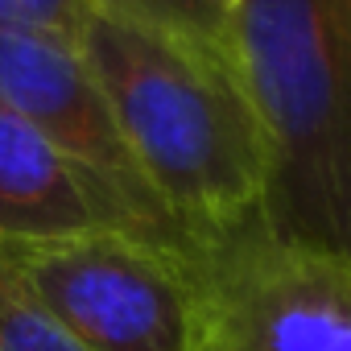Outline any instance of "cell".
Masks as SVG:
<instances>
[{"label":"cell","mask_w":351,"mask_h":351,"mask_svg":"<svg viewBox=\"0 0 351 351\" xmlns=\"http://www.w3.org/2000/svg\"><path fill=\"white\" fill-rule=\"evenodd\" d=\"M75 46L108 95L145 182L195 240L211 248L261 223L265 136L223 46L104 13H91Z\"/></svg>","instance_id":"1"},{"label":"cell","mask_w":351,"mask_h":351,"mask_svg":"<svg viewBox=\"0 0 351 351\" xmlns=\"http://www.w3.org/2000/svg\"><path fill=\"white\" fill-rule=\"evenodd\" d=\"M223 46L265 136V232L351 256V0H232Z\"/></svg>","instance_id":"2"},{"label":"cell","mask_w":351,"mask_h":351,"mask_svg":"<svg viewBox=\"0 0 351 351\" xmlns=\"http://www.w3.org/2000/svg\"><path fill=\"white\" fill-rule=\"evenodd\" d=\"M0 256L87 351H215L211 248L91 232Z\"/></svg>","instance_id":"3"},{"label":"cell","mask_w":351,"mask_h":351,"mask_svg":"<svg viewBox=\"0 0 351 351\" xmlns=\"http://www.w3.org/2000/svg\"><path fill=\"white\" fill-rule=\"evenodd\" d=\"M215 351H351V256L265 232L211 244Z\"/></svg>","instance_id":"4"},{"label":"cell","mask_w":351,"mask_h":351,"mask_svg":"<svg viewBox=\"0 0 351 351\" xmlns=\"http://www.w3.org/2000/svg\"><path fill=\"white\" fill-rule=\"evenodd\" d=\"M0 108L42 132L54 149L87 165L116 195H124L153 228H161L173 244L207 252L173 211L153 195L132 149L120 136L108 95L99 91L91 66L79 46L38 29H5L0 25Z\"/></svg>","instance_id":"5"},{"label":"cell","mask_w":351,"mask_h":351,"mask_svg":"<svg viewBox=\"0 0 351 351\" xmlns=\"http://www.w3.org/2000/svg\"><path fill=\"white\" fill-rule=\"evenodd\" d=\"M91 232H136L173 244L87 165L0 108V244H46Z\"/></svg>","instance_id":"6"},{"label":"cell","mask_w":351,"mask_h":351,"mask_svg":"<svg viewBox=\"0 0 351 351\" xmlns=\"http://www.w3.org/2000/svg\"><path fill=\"white\" fill-rule=\"evenodd\" d=\"M87 5L104 17L161 29L186 42H203V46L228 42V5H219V0H87Z\"/></svg>","instance_id":"7"},{"label":"cell","mask_w":351,"mask_h":351,"mask_svg":"<svg viewBox=\"0 0 351 351\" xmlns=\"http://www.w3.org/2000/svg\"><path fill=\"white\" fill-rule=\"evenodd\" d=\"M0 351H87L0 256Z\"/></svg>","instance_id":"8"},{"label":"cell","mask_w":351,"mask_h":351,"mask_svg":"<svg viewBox=\"0 0 351 351\" xmlns=\"http://www.w3.org/2000/svg\"><path fill=\"white\" fill-rule=\"evenodd\" d=\"M91 13L95 9L87 0H0V25L5 29H38L66 42H79Z\"/></svg>","instance_id":"9"},{"label":"cell","mask_w":351,"mask_h":351,"mask_svg":"<svg viewBox=\"0 0 351 351\" xmlns=\"http://www.w3.org/2000/svg\"><path fill=\"white\" fill-rule=\"evenodd\" d=\"M219 5H232V0H219Z\"/></svg>","instance_id":"10"}]
</instances>
